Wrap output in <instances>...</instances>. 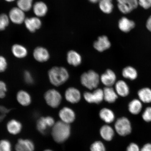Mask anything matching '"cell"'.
Segmentation results:
<instances>
[{
  "label": "cell",
  "instance_id": "cell-1",
  "mask_svg": "<svg viewBox=\"0 0 151 151\" xmlns=\"http://www.w3.org/2000/svg\"><path fill=\"white\" fill-rule=\"evenodd\" d=\"M70 132L69 124L61 121L55 124L52 128V134L54 140L57 142L61 143L68 138Z\"/></svg>",
  "mask_w": 151,
  "mask_h": 151
},
{
  "label": "cell",
  "instance_id": "cell-2",
  "mask_svg": "<svg viewBox=\"0 0 151 151\" xmlns=\"http://www.w3.org/2000/svg\"><path fill=\"white\" fill-rule=\"evenodd\" d=\"M49 80L54 86H58L65 83L69 78L68 72L63 67H54L49 71Z\"/></svg>",
  "mask_w": 151,
  "mask_h": 151
},
{
  "label": "cell",
  "instance_id": "cell-3",
  "mask_svg": "<svg viewBox=\"0 0 151 151\" xmlns=\"http://www.w3.org/2000/svg\"><path fill=\"white\" fill-rule=\"evenodd\" d=\"M80 79L83 86L90 90L97 88L100 81L99 75L93 70H90L83 73L81 76Z\"/></svg>",
  "mask_w": 151,
  "mask_h": 151
},
{
  "label": "cell",
  "instance_id": "cell-4",
  "mask_svg": "<svg viewBox=\"0 0 151 151\" xmlns=\"http://www.w3.org/2000/svg\"><path fill=\"white\" fill-rule=\"evenodd\" d=\"M114 127L117 133L122 136H126L131 133L132 128L131 122L128 118L124 117L117 120Z\"/></svg>",
  "mask_w": 151,
  "mask_h": 151
},
{
  "label": "cell",
  "instance_id": "cell-5",
  "mask_svg": "<svg viewBox=\"0 0 151 151\" xmlns=\"http://www.w3.org/2000/svg\"><path fill=\"white\" fill-rule=\"evenodd\" d=\"M45 99L47 104L52 108L58 107L61 104L62 97L60 92L55 89H50L45 94Z\"/></svg>",
  "mask_w": 151,
  "mask_h": 151
},
{
  "label": "cell",
  "instance_id": "cell-6",
  "mask_svg": "<svg viewBox=\"0 0 151 151\" xmlns=\"http://www.w3.org/2000/svg\"><path fill=\"white\" fill-rule=\"evenodd\" d=\"M55 124L54 119L52 117H42L38 120L37 127L40 133L46 135L48 133L50 128L53 127Z\"/></svg>",
  "mask_w": 151,
  "mask_h": 151
},
{
  "label": "cell",
  "instance_id": "cell-7",
  "mask_svg": "<svg viewBox=\"0 0 151 151\" xmlns=\"http://www.w3.org/2000/svg\"><path fill=\"white\" fill-rule=\"evenodd\" d=\"M83 97L88 103L99 104L104 100L103 90L97 88L93 92H86L84 93Z\"/></svg>",
  "mask_w": 151,
  "mask_h": 151
},
{
  "label": "cell",
  "instance_id": "cell-8",
  "mask_svg": "<svg viewBox=\"0 0 151 151\" xmlns=\"http://www.w3.org/2000/svg\"><path fill=\"white\" fill-rule=\"evenodd\" d=\"M118 6L121 12L128 14L137 8L138 5V0H117Z\"/></svg>",
  "mask_w": 151,
  "mask_h": 151
},
{
  "label": "cell",
  "instance_id": "cell-9",
  "mask_svg": "<svg viewBox=\"0 0 151 151\" xmlns=\"http://www.w3.org/2000/svg\"><path fill=\"white\" fill-rule=\"evenodd\" d=\"M9 20L13 23L16 24H21L24 22L26 19L24 12L18 7H13L9 13Z\"/></svg>",
  "mask_w": 151,
  "mask_h": 151
},
{
  "label": "cell",
  "instance_id": "cell-10",
  "mask_svg": "<svg viewBox=\"0 0 151 151\" xmlns=\"http://www.w3.org/2000/svg\"><path fill=\"white\" fill-rule=\"evenodd\" d=\"M116 75L110 69L107 70L100 77V81L106 87H112L116 83Z\"/></svg>",
  "mask_w": 151,
  "mask_h": 151
},
{
  "label": "cell",
  "instance_id": "cell-11",
  "mask_svg": "<svg viewBox=\"0 0 151 151\" xmlns=\"http://www.w3.org/2000/svg\"><path fill=\"white\" fill-rule=\"evenodd\" d=\"M59 116L61 121L69 124L74 122L76 117L74 111L67 107H64L60 110Z\"/></svg>",
  "mask_w": 151,
  "mask_h": 151
},
{
  "label": "cell",
  "instance_id": "cell-12",
  "mask_svg": "<svg viewBox=\"0 0 151 151\" xmlns=\"http://www.w3.org/2000/svg\"><path fill=\"white\" fill-rule=\"evenodd\" d=\"M65 97L67 101L69 103L72 104L78 103L81 99V92L76 88H69L66 90Z\"/></svg>",
  "mask_w": 151,
  "mask_h": 151
},
{
  "label": "cell",
  "instance_id": "cell-13",
  "mask_svg": "<svg viewBox=\"0 0 151 151\" xmlns=\"http://www.w3.org/2000/svg\"><path fill=\"white\" fill-rule=\"evenodd\" d=\"M25 27L29 32H35L42 26V22L37 17L26 18L24 22Z\"/></svg>",
  "mask_w": 151,
  "mask_h": 151
},
{
  "label": "cell",
  "instance_id": "cell-14",
  "mask_svg": "<svg viewBox=\"0 0 151 151\" xmlns=\"http://www.w3.org/2000/svg\"><path fill=\"white\" fill-rule=\"evenodd\" d=\"M33 55L34 58L38 62H46L50 58V55L48 50L42 47H37L34 50Z\"/></svg>",
  "mask_w": 151,
  "mask_h": 151
},
{
  "label": "cell",
  "instance_id": "cell-15",
  "mask_svg": "<svg viewBox=\"0 0 151 151\" xmlns=\"http://www.w3.org/2000/svg\"><path fill=\"white\" fill-rule=\"evenodd\" d=\"M111 43L108 38L106 36L100 37L94 43V48L98 51L103 52L110 48Z\"/></svg>",
  "mask_w": 151,
  "mask_h": 151
},
{
  "label": "cell",
  "instance_id": "cell-16",
  "mask_svg": "<svg viewBox=\"0 0 151 151\" xmlns=\"http://www.w3.org/2000/svg\"><path fill=\"white\" fill-rule=\"evenodd\" d=\"M16 151H34L35 145L29 139H19L16 145Z\"/></svg>",
  "mask_w": 151,
  "mask_h": 151
},
{
  "label": "cell",
  "instance_id": "cell-17",
  "mask_svg": "<svg viewBox=\"0 0 151 151\" xmlns=\"http://www.w3.org/2000/svg\"><path fill=\"white\" fill-rule=\"evenodd\" d=\"M32 8L34 14L38 18L46 16L48 11V7L46 4L41 1L35 2Z\"/></svg>",
  "mask_w": 151,
  "mask_h": 151
},
{
  "label": "cell",
  "instance_id": "cell-18",
  "mask_svg": "<svg viewBox=\"0 0 151 151\" xmlns=\"http://www.w3.org/2000/svg\"><path fill=\"white\" fill-rule=\"evenodd\" d=\"M103 90L104 100L109 103H113L116 101L118 95L112 87H106Z\"/></svg>",
  "mask_w": 151,
  "mask_h": 151
},
{
  "label": "cell",
  "instance_id": "cell-19",
  "mask_svg": "<svg viewBox=\"0 0 151 151\" xmlns=\"http://www.w3.org/2000/svg\"><path fill=\"white\" fill-rule=\"evenodd\" d=\"M115 91L118 95L122 97H125L129 94V86L124 81H118L115 83Z\"/></svg>",
  "mask_w": 151,
  "mask_h": 151
},
{
  "label": "cell",
  "instance_id": "cell-20",
  "mask_svg": "<svg viewBox=\"0 0 151 151\" xmlns=\"http://www.w3.org/2000/svg\"><path fill=\"white\" fill-rule=\"evenodd\" d=\"M67 61L70 65L77 67L82 62V57L80 54L74 50H70L68 52Z\"/></svg>",
  "mask_w": 151,
  "mask_h": 151
},
{
  "label": "cell",
  "instance_id": "cell-21",
  "mask_svg": "<svg viewBox=\"0 0 151 151\" xmlns=\"http://www.w3.org/2000/svg\"><path fill=\"white\" fill-rule=\"evenodd\" d=\"M135 22L127 18L124 17L119 21L118 26L121 30L124 32H129L135 27Z\"/></svg>",
  "mask_w": 151,
  "mask_h": 151
},
{
  "label": "cell",
  "instance_id": "cell-22",
  "mask_svg": "<svg viewBox=\"0 0 151 151\" xmlns=\"http://www.w3.org/2000/svg\"><path fill=\"white\" fill-rule=\"evenodd\" d=\"M99 116L100 118L106 123L110 124L114 121L115 114L110 109L104 108L100 111Z\"/></svg>",
  "mask_w": 151,
  "mask_h": 151
},
{
  "label": "cell",
  "instance_id": "cell-23",
  "mask_svg": "<svg viewBox=\"0 0 151 151\" xmlns=\"http://www.w3.org/2000/svg\"><path fill=\"white\" fill-rule=\"evenodd\" d=\"M11 50L14 56L18 58H25L28 54L27 49L21 45H14L12 47Z\"/></svg>",
  "mask_w": 151,
  "mask_h": 151
},
{
  "label": "cell",
  "instance_id": "cell-24",
  "mask_svg": "<svg viewBox=\"0 0 151 151\" xmlns=\"http://www.w3.org/2000/svg\"><path fill=\"white\" fill-rule=\"evenodd\" d=\"M7 129L13 135H16L20 133L22 128V124L18 121L13 119L9 121L7 124Z\"/></svg>",
  "mask_w": 151,
  "mask_h": 151
},
{
  "label": "cell",
  "instance_id": "cell-25",
  "mask_svg": "<svg viewBox=\"0 0 151 151\" xmlns=\"http://www.w3.org/2000/svg\"><path fill=\"white\" fill-rule=\"evenodd\" d=\"M18 102L23 106H27L31 102V98L27 92L21 90L18 92L17 96Z\"/></svg>",
  "mask_w": 151,
  "mask_h": 151
},
{
  "label": "cell",
  "instance_id": "cell-26",
  "mask_svg": "<svg viewBox=\"0 0 151 151\" xmlns=\"http://www.w3.org/2000/svg\"><path fill=\"white\" fill-rule=\"evenodd\" d=\"M100 132L102 137L106 141H110L114 137V130L108 125L103 126L100 129Z\"/></svg>",
  "mask_w": 151,
  "mask_h": 151
},
{
  "label": "cell",
  "instance_id": "cell-27",
  "mask_svg": "<svg viewBox=\"0 0 151 151\" xmlns=\"http://www.w3.org/2000/svg\"><path fill=\"white\" fill-rule=\"evenodd\" d=\"M142 109V104L140 101L137 99L132 100L128 105V110L134 115H137L140 112Z\"/></svg>",
  "mask_w": 151,
  "mask_h": 151
},
{
  "label": "cell",
  "instance_id": "cell-28",
  "mask_svg": "<svg viewBox=\"0 0 151 151\" xmlns=\"http://www.w3.org/2000/svg\"><path fill=\"white\" fill-rule=\"evenodd\" d=\"M138 95L140 101L144 103L151 102V89L148 88H142L138 92Z\"/></svg>",
  "mask_w": 151,
  "mask_h": 151
},
{
  "label": "cell",
  "instance_id": "cell-29",
  "mask_svg": "<svg viewBox=\"0 0 151 151\" xmlns=\"http://www.w3.org/2000/svg\"><path fill=\"white\" fill-rule=\"evenodd\" d=\"M122 75L124 78L133 80L137 78V73L136 70L134 68L128 66L123 69Z\"/></svg>",
  "mask_w": 151,
  "mask_h": 151
},
{
  "label": "cell",
  "instance_id": "cell-30",
  "mask_svg": "<svg viewBox=\"0 0 151 151\" xmlns=\"http://www.w3.org/2000/svg\"><path fill=\"white\" fill-rule=\"evenodd\" d=\"M99 7L101 10L106 14H109L112 12L113 5L112 0H100Z\"/></svg>",
  "mask_w": 151,
  "mask_h": 151
},
{
  "label": "cell",
  "instance_id": "cell-31",
  "mask_svg": "<svg viewBox=\"0 0 151 151\" xmlns=\"http://www.w3.org/2000/svg\"><path fill=\"white\" fill-rule=\"evenodd\" d=\"M17 5L24 12H28L33 8V0H18Z\"/></svg>",
  "mask_w": 151,
  "mask_h": 151
},
{
  "label": "cell",
  "instance_id": "cell-32",
  "mask_svg": "<svg viewBox=\"0 0 151 151\" xmlns=\"http://www.w3.org/2000/svg\"><path fill=\"white\" fill-rule=\"evenodd\" d=\"M9 16L5 14L0 15V31H3L5 29L9 23Z\"/></svg>",
  "mask_w": 151,
  "mask_h": 151
},
{
  "label": "cell",
  "instance_id": "cell-33",
  "mask_svg": "<svg viewBox=\"0 0 151 151\" xmlns=\"http://www.w3.org/2000/svg\"><path fill=\"white\" fill-rule=\"evenodd\" d=\"M0 151H12V146L10 142L6 139L0 141Z\"/></svg>",
  "mask_w": 151,
  "mask_h": 151
},
{
  "label": "cell",
  "instance_id": "cell-34",
  "mask_svg": "<svg viewBox=\"0 0 151 151\" xmlns=\"http://www.w3.org/2000/svg\"><path fill=\"white\" fill-rule=\"evenodd\" d=\"M91 151H106L104 144L101 141H96L92 144L91 147Z\"/></svg>",
  "mask_w": 151,
  "mask_h": 151
},
{
  "label": "cell",
  "instance_id": "cell-35",
  "mask_svg": "<svg viewBox=\"0 0 151 151\" xmlns=\"http://www.w3.org/2000/svg\"><path fill=\"white\" fill-rule=\"evenodd\" d=\"M24 81L26 84L28 85L33 84L34 83V79L31 73L28 71H24Z\"/></svg>",
  "mask_w": 151,
  "mask_h": 151
},
{
  "label": "cell",
  "instance_id": "cell-36",
  "mask_svg": "<svg viewBox=\"0 0 151 151\" xmlns=\"http://www.w3.org/2000/svg\"><path fill=\"white\" fill-rule=\"evenodd\" d=\"M142 117L145 121L151 122V107H147L143 113Z\"/></svg>",
  "mask_w": 151,
  "mask_h": 151
},
{
  "label": "cell",
  "instance_id": "cell-37",
  "mask_svg": "<svg viewBox=\"0 0 151 151\" xmlns=\"http://www.w3.org/2000/svg\"><path fill=\"white\" fill-rule=\"evenodd\" d=\"M7 90L6 84L3 81H0V99L5 97Z\"/></svg>",
  "mask_w": 151,
  "mask_h": 151
},
{
  "label": "cell",
  "instance_id": "cell-38",
  "mask_svg": "<svg viewBox=\"0 0 151 151\" xmlns=\"http://www.w3.org/2000/svg\"><path fill=\"white\" fill-rule=\"evenodd\" d=\"M7 63L4 57L0 56V73L4 71L7 68Z\"/></svg>",
  "mask_w": 151,
  "mask_h": 151
},
{
  "label": "cell",
  "instance_id": "cell-39",
  "mask_svg": "<svg viewBox=\"0 0 151 151\" xmlns=\"http://www.w3.org/2000/svg\"><path fill=\"white\" fill-rule=\"evenodd\" d=\"M138 4L143 8L147 9L151 7V0H138Z\"/></svg>",
  "mask_w": 151,
  "mask_h": 151
},
{
  "label": "cell",
  "instance_id": "cell-40",
  "mask_svg": "<svg viewBox=\"0 0 151 151\" xmlns=\"http://www.w3.org/2000/svg\"><path fill=\"white\" fill-rule=\"evenodd\" d=\"M126 151H140V149L136 143H132L128 146Z\"/></svg>",
  "mask_w": 151,
  "mask_h": 151
},
{
  "label": "cell",
  "instance_id": "cell-41",
  "mask_svg": "<svg viewBox=\"0 0 151 151\" xmlns=\"http://www.w3.org/2000/svg\"><path fill=\"white\" fill-rule=\"evenodd\" d=\"M140 151H151V143H147L140 149Z\"/></svg>",
  "mask_w": 151,
  "mask_h": 151
},
{
  "label": "cell",
  "instance_id": "cell-42",
  "mask_svg": "<svg viewBox=\"0 0 151 151\" xmlns=\"http://www.w3.org/2000/svg\"><path fill=\"white\" fill-rule=\"evenodd\" d=\"M146 27L147 29L151 32V16L149 18L147 21Z\"/></svg>",
  "mask_w": 151,
  "mask_h": 151
},
{
  "label": "cell",
  "instance_id": "cell-43",
  "mask_svg": "<svg viewBox=\"0 0 151 151\" xmlns=\"http://www.w3.org/2000/svg\"><path fill=\"white\" fill-rule=\"evenodd\" d=\"M100 0H89V1L92 3H96L99 2Z\"/></svg>",
  "mask_w": 151,
  "mask_h": 151
},
{
  "label": "cell",
  "instance_id": "cell-44",
  "mask_svg": "<svg viewBox=\"0 0 151 151\" xmlns=\"http://www.w3.org/2000/svg\"><path fill=\"white\" fill-rule=\"evenodd\" d=\"M5 1L7 2H12L14 1L15 0H5Z\"/></svg>",
  "mask_w": 151,
  "mask_h": 151
},
{
  "label": "cell",
  "instance_id": "cell-45",
  "mask_svg": "<svg viewBox=\"0 0 151 151\" xmlns=\"http://www.w3.org/2000/svg\"><path fill=\"white\" fill-rule=\"evenodd\" d=\"M44 151H52V150H45Z\"/></svg>",
  "mask_w": 151,
  "mask_h": 151
}]
</instances>
